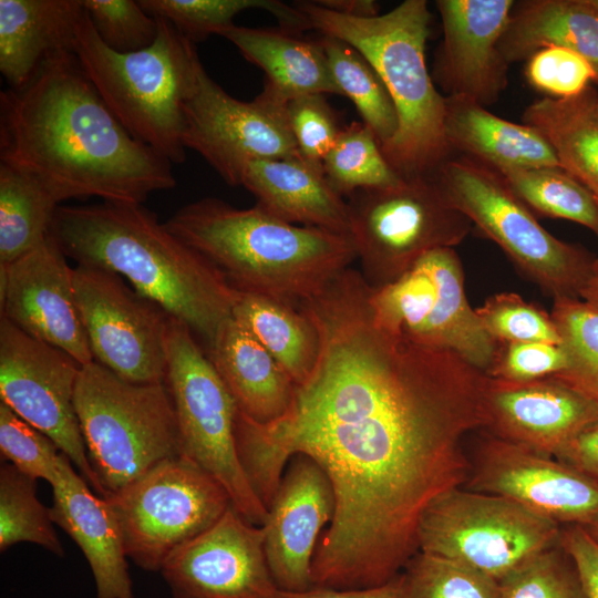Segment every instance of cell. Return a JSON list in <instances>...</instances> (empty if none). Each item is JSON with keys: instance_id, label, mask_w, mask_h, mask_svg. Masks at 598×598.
<instances>
[{"instance_id": "cell-1", "label": "cell", "mask_w": 598, "mask_h": 598, "mask_svg": "<svg viewBox=\"0 0 598 598\" xmlns=\"http://www.w3.org/2000/svg\"><path fill=\"white\" fill-rule=\"evenodd\" d=\"M484 392V375L455 353L357 316L320 331L316 363L283 416L260 424L237 411L238 457L267 509L295 455L331 483L315 586L363 589L403 571L419 553L424 511L468 478L463 441L485 427Z\"/></svg>"}, {"instance_id": "cell-2", "label": "cell", "mask_w": 598, "mask_h": 598, "mask_svg": "<svg viewBox=\"0 0 598 598\" xmlns=\"http://www.w3.org/2000/svg\"><path fill=\"white\" fill-rule=\"evenodd\" d=\"M0 159L60 204L92 196L143 204L176 186L173 164L122 125L71 51L0 93Z\"/></svg>"}, {"instance_id": "cell-3", "label": "cell", "mask_w": 598, "mask_h": 598, "mask_svg": "<svg viewBox=\"0 0 598 598\" xmlns=\"http://www.w3.org/2000/svg\"><path fill=\"white\" fill-rule=\"evenodd\" d=\"M49 235L66 258L125 278L207 346L233 316L237 290L143 204L60 206Z\"/></svg>"}, {"instance_id": "cell-4", "label": "cell", "mask_w": 598, "mask_h": 598, "mask_svg": "<svg viewBox=\"0 0 598 598\" xmlns=\"http://www.w3.org/2000/svg\"><path fill=\"white\" fill-rule=\"evenodd\" d=\"M164 224L236 290L296 308L357 259L350 236L285 221L258 205L237 208L205 197L183 206Z\"/></svg>"}, {"instance_id": "cell-5", "label": "cell", "mask_w": 598, "mask_h": 598, "mask_svg": "<svg viewBox=\"0 0 598 598\" xmlns=\"http://www.w3.org/2000/svg\"><path fill=\"white\" fill-rule=\"evenodd\" d=\"M311 28L353 47L385 85L398 113L393 138L381 146L401 176L432 174L450 158L445 96L436 90L425 61L431 13L427 1L405 0L372 18L330 11L315 1L295 3Z\"/></svg>"}, {"instance_id": "cell-6", "label": "cell", "mask_w": 598, "mask_h": 598, "mask_svg": "<svg viewBox=\"0 0 598 598\" xmlns=\"http://www.w3.org/2000/svg\"><path fill=\"white\" fill-rule=\"evenodd\" d=\"M156 19L159 30L152 45L117 53L101 41L84 11L73 53L122 125L172 164H182L184 103L202 62L193 42L167 20Z\"/></svg>"}, {"instance_id": "cell-7", "label": "cell", "mask_w": 598, "mask_h": 598, "mask_svg": "<svg viewBox=\"0 0 598 598\" xmlns=\"http://www.w3.org/2000/svg\"><path fill=\"white\" fill-rule=\"evenodd\" d=\"M74 408L105 496L179 455L176 413L165 382H130L93 361L81 367Z\"/></svg>"}, {"instance_id": "cell-8", "label": "cell", "mask_w": 598, "mask_h": 598, "mask_svg": "<svg viewBox=\"0 0 598 598\" xmlns=\"http://www.w3.org/2000/svg\"><path fill=\"white\" fill-rule=\"evenodd\" d=\"M434 176L448 200L528 279L553 298H579L596 257L548 233L497 171L463 155L450 157Z\"/></svg>"}, {"instance_id": "cell-9", "label": "cell", "mask_w": 598, "mask_h": 598, "mask_svg": "<svg viewBox=\"0 0 598 598\" xmlns=\"http://www.w3.org/2000/svg\"><path fill=\"white\" fill-rule=\"evenodd\" d=\"M165 346V383L176 413L179 455L218 481L246 520L262 526L268 509L251 488L237 453L235 400L193 331L173 317Z\"/></svg>"}, {"instance_id": "cell-10", "label": "cell", "mask_w": 598, "mask_h": 598, "mask_svg": "<svg viewBox=\"0 0 598 598\" xmlns=\"http://www.w3.org/2000/svg\"><path fill=\"white\" fill-rule=\"evenodd\" d=\"M348 197L350 237L372 288L393 282L426 252L461 244L473 226L434 173L403 176L394 186Z\"/></svg>"}, {"instance_id": "cell-11", "label": "cell", "mask_w": 598, "mask_h": 598, "mask_svg": "<svg viewBox=\"0 0 598 598\" xmlns=\"http://www.w3.org/2000/svg\"><path fill=\"white\" fill-rule=\"evenodd\" d=\"M561 527L494 494L451 489L424 511L419 551L453 559L501 580L559 544Z\"/></svg>"}, {"instance_id": "cell-12", "label": "cell", "mask_w": 598, "mask_h": 598, "mask_svg": "<svg viewBox=\"0 0 598 598\" xmlns=\"http://www.w3.org/2000/svg\"><path fill=\"white\" fill-rule=\"evenodd\" d=\"M375 321L413 343L457 353L487 373L497 342L484 330L466 298L464 272L454 248H436L401 277L372 288Z\"/></svg>"}, {"instance_id": "cell-13", "label": "cell", "mask_w": 598, "mask_h": 598, "mask_svg": "<svg viewBox=\"0 0 598 598\" xmlns=\"http://www.w3.org/2000/svg\"><path fill=\"white\" fill-rule=\"evenodd\" d=\"M125 553L140 568L161 570L181 545L212 526L231 505L223 485L189 458L168 457L104 497Z\"/></svg>"}, {"instance_id": "cell-14", "label": "cell", "mask_w": 598, "mask_h": 598, "mask_svg": "<svg viewBox=\"0 0 598 598\" xmlns=\"http://www.w3.org/2000/svg\"><path fill=\"white\" fill-rule=\"evenodd\" d=\"M287 103L266 84L255 100H237L200 63L184 103V145L199 153L228 185L239 186L254 161L301 158Z\"/></svg>"}, {"instance_id": "cell-15", "label": "cell", "mask_w": 598, "mask_h": 598, "mask_svg": "<svg viewBox=\"0 0 598 598\" xmlns=\"http://www.w3.org/2000/svg\"><path fill=\"white\" fill-rule=\"evenodd\" d=\"M81 364L0 317V399L50 437L102 497L105 492L90 463L74 408Z\"/></svg>"}, {"instance_id": "cell-16", "label": "cell", "mask_w": 598, "mask_h": 598, "mask_svg": "<svg viewBox=\"0 0 598 598\" xmlns=\"http://www.w3.org/2000/svg\"><path fill=\"white\" fill-rule=\"evenodd\" d=\"M72 277L94 361L130 382H165L169 316L114 272L76 265Z\"/></svg>"}, {"instance_id": "cell-17", "label": "cell", "mask_w": 598, "mask_h": 598, "mask_svg": "<svg viewBox=\"0 0 598 598\" xmlns=\"http://www.w3.org/2000/svg\"><path fill=\"white\" fill-rule=\"evenodd\" d=\"M470 461L463 488L509 498L559 525L598 519V482L556 457L488 433Z\"/></svg>"}, {"instance_id": "cell-18", "label": "cell", "mask_w": 598, "mask_h": 598, "mask_svg": "<svg viewBox=\"0 0 598 598\" xmlns=\"http://www.w3.org/2000/svg\"><path fill=\"white\" fill-rule=\"evenodd\" d=\"M262 526L230 505L207 529L177 547L161 568L171 598H272L278 589Z\"/></svg>"}, {"instance_id": "cell-19", "label": "cell", "mask_w": 598, "mask_h": 598, "mask_svg": "<svg viewBox=\"0 0 598 598\" xmlns=\"http://www.w3.org/2000/svg\"><path fill=\"white\" fill-rule=\"evenodd\" d=\"M73 268L53 238L10 264H0L1 317L27 334L71 355L94 361L78 310Z\"/></svg>"}, {"instance_id": "cell-20", "label": "cell", "mask_w": 598, "mask_h": 598, "mask_svg": "<svg viewBox=\"0 0 598 598\" xmlns=\"http://www.w3.org/2000/svg\"><path fill=\"white\" fill-rule=\"evenodd\" d=\"M287 465L262 525L264 545L276 587L300 592L315 586L312 559L321 529L332 519L334 495L310 457L295 455Z\"/></svg>"}, {"instance_id": "cell-21", "label": "cell", "mask_w": 598, "mask_h": 598, "mask_svg": "<svg viewBox=\"0 0 598 598\" xmlns=\"http://www.w3.org/2000/svg\"><path fill=\"white\" fill-rule=\"evenodd\" d=\"M443 42L434 78L446 96H465L484 107L494 104L507 85L508 63L498 44L515 1L437 0Z\"/></svg>"}, {"instance_id": "cell-22", "label": "cell", "mask_w": 598, "mask_h": 598, "mask_svg": "<svg viewBox=\"0 0 598 598\" xmlns=\"http://www.w3.org/2000/svg\"><path fill=\"white\" fill-rule=\"evenodd\" d=\"M484 410L488 433L553 457L598 422V404L554 377L509 382L487 375Z\"/></svg>"}, {"instance_id": "cell-23", "label": "cell", "mask_w": 598, "mask_h": 598, "mask_svg": "<svg viewBox=\"0 0 598 598\" xmlns=\"http://www.w3.org/2000/svg\"><path fill=\"white\" fill-rule=\"evenodd\" d=\"M50 517L81 548L96 587V598H134L122 533L109 502L92 493L87 482L62 453L52 485Z\"/></svg>"}, {"instance_id": "cell-24", "label": "cell", "mask_w": 598, "mask_h": 598, "mask_svg": "<svg viewBox=\"0 0 598 598\" xmlns=\"http://www.w3.org/2000/svg\"><path fill=\"white\" fill-rule=\"evenodd\" d=\"M241 186L256 197V205L277 218L350 236L348 203L321 168L301 158L254 161Z\"/></svg>"}, {"instance_id": "cell-25", "label": "cell", "mask_w": 598, "mask_h": 598, "mask_svg": "<svg viewBox=\"0 0 598 598\" xmlns=\"http://www.w3.org/2000/svg\"><path fill=\"white\" fill-rule=\"evenodd\" d=\"M207 355L238 411L260 424L288 411L295 383L271 353L233 316L207 346Z\"/></svg>"}, {"instance_id": "cell-26", "label": "cell", "mask_w": 598, "mask_h": 598, "mask_svg": "<svg viewBox=\"0 0 598 598\" xmlns=\"http://www.w3.org/2000/svg\"><path fill=\"white\" fill-rule=\"evenodd\" d=\"M83 14L82 0H0V71L10 87L52 54L73 52Z\"/></svg>"}, {"instance_id": "cell-27", "label": "cell", "mask_w": 598, "mask_h": 598, "mask_svg": "<svg viewBox=\"0 0 598 598\" xmlns=\"http://www.w3.org/2000/svg\"><path fill=\"white\" fill-rule=\"evenodd\" d=\"M444 132L452 151L498 173L559 166L551 146L534 127L494 115L465 96H445Z\"/></svg>"}, {"instance_id": "cell-28", "label": "cell", "mask_w": 598, "mask_h": 598, "mask_svg": "<svg viewBox=\"0 0 598 598\" xmlns=\"http://www.w3.org/2000/svg\"><path fill=\"white\" fill-rule=\"evenodd\" d=\"M266 74L265 84L290 101L308 94H340L320 41L301 39L286 30L238 27L219 34Z\"/></svg>"}, {"instance_id": "cell-29", "label": "cell", "mask_w": 598, "mask_h": 598, "mask_svg": "<svg viewBox=\"0 0 598 598\" xmlns=\"http://www.w3.org/2000/svg\"><path fill=\"white\" fill-rule=\"evenodd\" d=\"M571 50L592 66L598 84V13L588 0L515 2L498 48L508 64L549 47Z\"/></svg>"}, {"instance_id": "cell-30", "label": "cell", "mask_w": 598, "mask_h": 598, "mask_svg": "<svg viewBox=\"0 0 598 598\" xmlns=\"http://www.w3.org/2000/svg\"><path fill=\"white\" fill-rule=\"evenodd\" d=\"M598 93L589 85L568 99L544 97L523 113V123L551 146L559 166L598 200Z\"/></svg>"}, {"instance_id": "cell-31", "label": "cell", "mask_w": 598, "mask_h": 598, "mask_svg": "<svg viewBox=\"0 0 598 598\" xmlns=\"http://www.w3.org/2000/svg\"><path fill=\"white\" fill-rule=\"evenodd\" d=\"M231 315L271 353L295 385L306 380L318 357L319 338L303 312L272 297L237 290Z\"/></svg>"}, {"instance_id": "cell-32", "label": "cell", "mask_w": 598, "mask_h": 598, "mask_svg": "<svg viewBox=\"0 0 598 598\" xmlns=\"http://www.w3.org/2000/svg\"><path fill=\"white\" fill-rule=\"evenodd\" d=\"M60 206L37 178L0 162V264H10L43 243Z\"/></svg>"}, {"instance_id": "cell-33", "label": "cell", "mask_w": 598, "mask_h": 598, "mask_svg": "<svg viewBox=\"0 0 598 598\" xmlns=\"http://www.w3.org/2000/svg\"><path fill=\"white\" fill-rule=\"evenodd\" d=\"M152 17L165 19L194 44L235 24L234 18L248 9H262L272 14L282 30L298 33L312 29L306 16L277 0H138Z\"/></svg>"}, {"instance_id": "cell-34", "label": "cell", "mask_w": 598, "mask_h": 598, "mask_svg": "<svg viewBox=\"0 0 598 598\" xmlns=\"http://www.w3.org/2000/svg\"><path fill=\"white\" fill-rule=\"evenodd\" d=\"M320 43L341 95L354 103L363 123L373 132L380 146L385 145L395 135L399 118L381 78L364 56L347 42L323 35Z\"/></svg>"}, {"instance_id": "cell-35", "label": "cell", "mask_w": 598, "mask_h": 598, "mask_svg": "<svg viewBox=\"0 0 598 598\" xmlns=\"http://www.w3.org/2000/svg\"><path fill=\"white\" fill-rule=\"evenodd\" d=\"M514 194L537 213L580 224L598 235V200L559 166L499 173Z\"/></svg>"}, {"instance_id": "cell-36", "label": "cell", "mask_w": 598, "mask_h": 598, "mask_svg": "<svg viewBox=\"0 0 598 598\" xmlns=\"http://www.w3.org/2000/svg\"><path fill=\"white\" fill-rule=\"evenodd\" d=\"M324 177L342 197L363 189L399 184V175L384 157L379 141L363 122L342 127L322 162Z\"/></svg>"}, {"instance_id": "cell-37", "label": "cell", "mask_w": 598, "mask_h": 598, "mask_svg": "<svg viewBox=\"0 0 598 598\" xmlns=\"http://www.w3.org/2000/svg\"><path fill=\"white\" fill-rule=\"evenodd\" d=\"M35 480L6 463L0 468V550L32 543L63 556L50 509L37 496Z\"/></svg>"}, {"instance_id": "cell-38", "label": "cell", "mask_w": 598, "mask_h": 598, "mask_svg": "<svg viewBox=\"0 0 598 598\" xmlns=\"http://www.w3.org/2000/svg\"><path fill=\"white\" fill-rule=\"evenodd\" d=\"M550 315L568 361L553 377L598 404V310L580 298L559 297Z\"/></svg>"}, {"instance_id": "cell-39", "label": "cell", "mask_w": 598, "mask_h": 598, "mask_svg": "<svg viewBox=\"0 0 598 598\" xmlns=\"http://www.w3.org/2000/svg\"><path fill=\"white\" fill-rule=\"evenodd\" d=\"M405 598H499L498 580L453 559L419 551L402 571Z\"/></svg>"}, {"instance_id": "cell-40", "label": "cell", "mask_w": 598, "mask_h": 598, "mask_svg": "<svg viewBox=\"0 0 598 598\" xmlns=\"http://www.w3.org/2000/svg\"><path fill=\"white\" fill-rule=\"evenodd\" d=\"M498 582L499 598H588L560 544L527 559Z\"/></svg>"}, {"instance_id": "cell-41", "label": "cell", "mask_w": 598, "mask_h": 598, "mask_svg": "<svg viewBox=\"0 0 598 598\" xmlns=\"http://www.w3.org/2000/svg\"><path fill=\"white\" fill-rule=\"evenodd\" d=\"M475 311L484 330L497 343L561 344L551 315L517 293L501 292L491 296Z\"/></svg>"}, {"instance_id": "cell-42", "label": "cell", "mask_w": 598, "mask_h": 598, "mask_svg": "<svg viewBox=\"0 0 598 598\" xmlns=\"http://www.w3.org/2000/svg\"><path fill=\"white\" fill-rule=\"evenodd\" d=\"M101 41L117 53H131L154 43L158 19L148 14L138 0H82Z\"/></svg>"}, {"instance_id": "cell-43", "label": "cell", "mask_w": 598, "mask_h": 598, "mask_svg": "<svg viewBox=\"0 0 598 598\" xmlns=\"http://www.w3.org/2000/svg\"><path fill=\"white\" fill-rule=\"evenodd\" d=\"M0 451L17 470L51 486L60 474L62 452L45 434L0 402Z\"/></svg>"}, {"instance_id": "cell-44", "label": "cell", "mask_w": 598, "mask_h": 598, "mask_svg": "<svg viewBox=\"0 0 598 598\" xmlns=\"http://www.w3.org/2000/svg\"><path fill=\"white\" fill-rule=\"evenodd\" d=\"M525 76L536 90L551 99H568L585 91L596 74L578 53L555 45L543 48L526 61Z\"/></svg>"}, {"instance_id": "cell-45", "label": "cell", "mask_w": 598, "mask_h": 598, "mask_svg": "<svg viewBox=\"0 0 598 598\" xmlns=\"http://www.w3.org/2000/svg\"><path fill=\"white\" fill-rule=\"evenodd\" d=\"M290 128L301 158L322 169V162L342 127L323 94H308L287 103Z\"/></svg>"}, {"instance_id": "cell-46", "label": "cell", "mask_w": 598, "mask_h": 598, "mask_svg": "<svg viewBox=\"0 0 598 598\" xmlns=\"http://www.w3.org/2000/svg\"><path fill=\"white\" fill-rule=\"evenodd\" d=\"M560 344L547 342L497 343L487 375L509 382H529L553 377L567 368Z\"/></svg>"}, {"instance_id": "cell-47", "label": "cell", "mask_w": 598, "mask_h": 598, "mask_svg": "<svg viewBox=\"0 0 598 598\" xmlns=\"http://www.w3.org/2000/svg\"><path fill=\"white\" fill-rule=\"evenodd\" d=\"M559 544L573 559L588 598H598V543L579 525L561 528Z\"/></svg>"}, {"instance_id": "cell-48", "label": "cell", "mask_w": 598, "mask_h": 598, "mask_svg": "<svg viewBox=\"0 0 598 598\" xmlns=\"http://www.w3.org/2000/svg\"><path fill=\"white\" fill-rule=\"evenodd\" d=\"M555 457L598 482V422L570 440Z\"/></svg>"}, {"instance_id": "cell-49", "label": "cell", "mask_w": 598, "mask_h": 598, "mask_svg": "<svg viewBox=\"0 0 598 598\" xmlns=\"http://www.w3.org/2000/svg\"><path fill=\"white\" fill-rule=\"evenodd\" d=\"M272 598H405L402 573L390 581L363 589H333L320 586L295 592L277 589Z\"/></svg>"}, {"instance_id": "cell-50", "label": "cell", "mask_w": 598, "mask_h": 598, "mask_svg": "<svg viewBox=\"0 0 598 598\" xmlns=\"http://www.w3.org/2000/svg\"><path fill=\"white\" fill-rule=\"evenodd\" d=\"M317 4L354 18H372L379 16V4L373 0H318Z\"/></svg>"}, {"instance_id": "cell-51", "label": "cell", "mask_w": 598, "mask_h": 598, "mask_svg": "<svg viewBox=\"0 0 598 598\" xmlns=\"http://www.w3.org/2000/svg\"><path fill=\"white\" fill-rule=\"evenodd\" d=\"M579 298L598 310V258L591 265L588 277L579 291Z\"/></svg>"}, {"instance_id": "cell-52", "label": "cell", "mask_w": 598, "mask_h": 598, "mask_svg": "<svg viewBox=\"0 0 598 598\" xmlns=\"http://www.w3.org/2000/svg\"><path fill=\"white\" fill-rule=\"evenodd\" d=\"M584 528L594 538V540L598 543V519Z\"/></svg>"}, {"instance_id": "cell-53", "label": "cell", "mask_w": 598, "mask_h": 598, "mask_svg": "<svg viewBox=\"0 0 598 598\" xmlns=\"http://www.w3.org/2000/svg\"><path fill=\"white\" fill-rule=\"evenodd\" d=\"M588 2L596 10V12L598 13V0H588Z\"/></svg>"}, {"instance_id": "cell-54", "label": "cell", "mask_w": 598, "mask_h": 598, "mask_svg": "<svg viewBox=\"0 0 598 598\" xmlns=\"http://www.w3.org/2000/svg\"><path fill=\"white\" fill-rule=\"evenodd\" d=\"M596 110H597V113H598V101H597Z\"/></svg>"}, {"instance_id": "cell-55", "label": "cell", "mask_w": 598, "mask_h": 598, "mask_svg": "<svg viewBox=\"0 0 598 598\" xmlns=\"http://www.w3.org/2000/svg\"><path fill=\"white\" fill-rule=\"evenodd\" d=\"M598 236V235H597Z\"/></svg>"}]
</instances>
